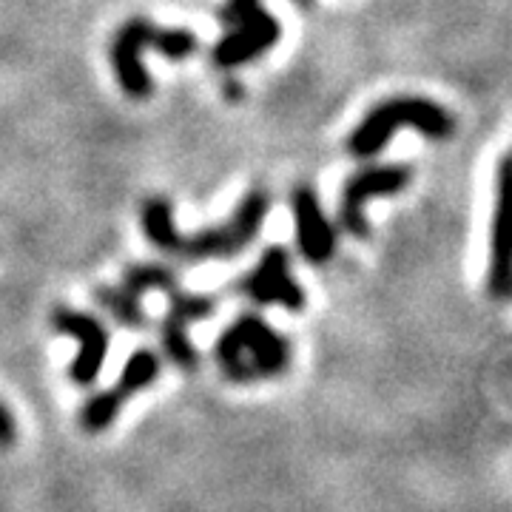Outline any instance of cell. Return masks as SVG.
<instances>
[{
    "instance_id": "6da1fadb",
    "label": "cell",
    "mask_w": 512,
    "mask_h": 512,
    "mask_svg": "<svg viewBox=\"0 0 512 512\" xmlns=\"http://www.w3.org/2000/svg\"><path fill=\"white\" fill-rule=\"evenodd\" d=\"M214 362L228 382H268L291 365V342L259 313H242L220 333Z\"/></svg>"
},
{
    "instance_id": "7a4b0ae2",
    "label": "cell",
    "mask_w": 512,
    "mask_h": 512,
    "mask_svg": "<svg viewBox=\"0 0 512 512\" xmlns=\"http://www.w3.org/2000/svg\"><path fill=\"white\" fill-rule=\"evenodd\" d=\"M399 128H416L427 140H450L456 134V117L427 97H390L365 114V120L350 131L348 151L359 160H370L382 151Z\"/></svg>"
},
{
    "instance_id": "3957f363",
    "label": "cell",
    "mask_w": 512,
    "mask_h": 512,
    "mask_svg": "<svg viewBox=\"0 0 512 512\" xmlns=\"http://www.w3.org/2000/svg\"><path fill=\"white\" fill-rule=\"evenodd\" d=\"M271 211V194L265 188H251L234 214L220 225H208L194 237H183L177 245L174 259L180 262H208V259H231L245 251L259 234L262 222Z\"/></svg>"
},
{
    "instance_id": "277c9868",
    "label": "cell",
    "mask_w": 512,
    "mask_h": 512,
    "mask_svg": "<svg viewBox=\"0 0 512 512\" xmlns=\"http://www.w3.org/2000/svg\"><path fill=\"white\" fill-rule=\"evenodd\" d=\"M160 367H163V362H160V356L154 350H134L126 359L123 370H120L117 382L86 399V404L77 413V424L86 433H92V436L106 433L111 424L117 421V416H120L123 404L131 402L137 393L148 390L151 384L160 379Z\"/></svg>"
},
{
    "instance_id": "5b68a950",
    "label": "cell",
    "mask_w": 512,
    "mask_h": 512,
    "mask_svg": "<svg viewBox=\"0 0 512 512\" xmlns=\"http://www.w3.org/2000/svg\"><path fill=\"white\" fill-rule=\"evenodd\" d=\"M410 180H413V171L399 163L367 165L362 171L350 174L339 197V228L356 239L370 237V225L365 217L367 202L402 194Z\"/></svg>"
},
{
    "instance_id": "8992f818",
    "label": "cell",
    "mask_w": 512,
    "mask_h": 512,
    "mask_svg": "<svg viewBox=\"0 0 512 512\" xmlns=\"http://www.w3.org/2000/svg\"><path fill=\"white\" fill-rule=\"evenodd\" d=\"M234 288L256 305H276V308H285V311L293 313L305 311V305H308V296L302 291V285L291 274V256L279 245H271L265 254L259 256L254 271L242 276Z\"/></svg>"
},
{
    "instance_id": "52a82bcc",
    "label": "cell",
    "mask_w": 512,
    "mask_h": 512,
    "mask_svg": "<svg viewBox=\"0 0 512 512\" xmlns=\"http://www.w3.org/2000/svg\"><path fill=\"white\" fill-rule=\"evenodd\" d=\"M52 328L55 333L72 336L77 342V353L69 365V379L77 387H92L109 356V328L92 313L74 311V308H57L52 313Z\"/></svg>"
},
{
    "instance_id": "ba28073f",
    "label": "cell",
    "mask_w": 512,
    "mask_h": 512,
    "mask_svg": "<svg viewBox=\"0 0 512 512\" xmlns=\"http://www.w3.org/2000/svg\"><path fill=\"white\" fill-rule=\"evenodd\" d=\"M279 37H282L279 20L259 6L248 18H242L231 26V32L211 49V60L220 69H239L256 57L268 55L279 43Z\"/></svg>"
},
{
    "instance_id": "9c48e42d",
    "label": "cell",
    "mask_w": 512,
    "mask_h": 512,
    "mask_svg": "<svg viewBox=\"0 0 512 512\" xmlns=\"http://www.w3.org/2000/svg\"><path fill=\"white\" fill-rule=\"evenodd\" d=\"M151 26H154L151 20L131 18L117 29V35L111 40V69L128 100H148L154 92V80L143 66Z\"/></svg>"
},
{
    "instance_id": "30bf717a",
    "label": "cell",
    "mask_w": 512,
    "mask_h": 512,
    "mask_svg": "<svg viewBox=\"0 0 512 512\" xmlns=\"http://www.w3.org/2000/svg\"><path fill=\"white\" fill-rule=\"evenodd\" d=\"M291 205L299 254L313 265H325L336 254V228L325 217L316 191L311 185H296L291 194Z\"/></svg>"
},
{
    "instance_id": "8fae6325",
    "label": "cell",
    "mask_w": 512,
    "mask_h": 512,
    "mask_svg": "<svg viewBox=\"0 0 512 512\" xmlns=\"http://www.w3.org/2000/svg\"><path fill=\"white\" fill-rule=\"evenodd\" d=\"M510 154L498 163L495 185V211L490 225V274L487 291L493 299L504 302L510 296Z\"/></svg>"
},
{
    "instance_id": "7c38bea8",
    "label": "cell",
    "mask_w": 512,
    "mask_h": 512,
    "mask_svg": "<svg viewBox=\"0 0 512 512\" xmlns=\"http://www.w3.org/2000/svg\"><path fill=\"white\" fill-rule=\"evenodd\" d=\"M140 225H143V234L146 239L163 254L174 256L177 254V245H180V228L174 220V205L165 200V197H148L140 208Z\"/></svg>"
},
{
    "instance_id": "4fadbf2b",
    "label": "cell",
    "mask_w": 512,
    "mask_h": 512,
    "mask_svg": "<svg viewBox=\"0 0 512 512\" xmlns=\"http://www.w3.org/2000/svg\"><path fill=\"white\" fill-rule=\"evenodd\" d=\"M188 328L183 319L171 316L165 311L163 322H160V342H163V353L168 356V362L183 370V373H197L200 370V350L194 348L191 336H188Z\"/></svg>"
},
{
    "instance_id": "5bb4252c",
    "label": "cell",
    "mask_w": 512,
    "mask_h": 512,
    "mask_svg": "<svg viewBox=\"0 0 512 512\" xmlns=\"http://www.w3.org/2000/svg\"><path fill=\"white\" fill-rule=\"evenodd\" d=\"M94 302L111 313V319L126 330H146L148 313L140 302V296L128 293L126 288H111V285H100L94 288Z\"/></svg>"
},
{
    "instance_id": "9a60e30c",
    "label": "cell",
    "mask_w": 512,
    "mask_h": 512,
    "mask_svg": "<svg viewBox=\"0 0 512 512\" xmlns=\"http://www.w3.org/2000/svg\"><path fill=\"white\" fill-rule=\"evenodd\" d=\"M120 288H126L134 296H143L148 291L171 293L174 288H180V279H177V274L168 265H160V262H137V265H128L126 271H123Z\"/></svg>"
},
{
    "instance_id": "2e32d148",
    "label": "cell",
    "mask_w": 512,
    "mask_h": 512,
    "mask_svg": "<svg viewBox=\"0 0 512 512\" xmlns=\"http://www.w3.org/2000/svg\"><path fill=\"white\" fill-rule=\"evenodd\" d=\"M165 299H168V313L183 319L185 325H197V322L211 319L217 305H220L214 293H191L183 291V288H174L171 293H165Z\"/></svg>"
},
{
    "instance_id": "e0dca14e",
    "label": "cell",
    "mask_w": 512,
    "mask_h": 512,
    "mask_svg": "<svg viewBox=\"0 0 512 512\" xmlns=\"http://www.w3.org/2000/svg\"><path fill=\"white\" fill-rule=\"evenodd\" d=\"M259 9V0H225L220 9V20L222 26H234V23H239L242 18H248L251 12H256Z\"/></svg>"
},
{
    "instance_id": "ac0fdd59",
    "label": "cell",
    "mask_w": 512,
    "mask_h": 512,
    "mask_svg": "<svg viewBox=\"0 0 512 512\" xmlns=\"http://www.w3.org/2000/svg\"><path fill=\"white\" fill-rule=\"evenodd\" d=\"M18 444V419L15 413L0 402V450H9Z\"/></svg>"
},
{
    "instance_id": "d6986e66",
    "label": "cell",
    "mask_w": 512,
    "mask_h": 512,
    "mask_svg": "<svg viewBox=\"0 0 512 512\" xmlns=\"http://www.w3.org/2000/svg\"><path fill=\"white\" fill-rule=\"evenodd\" d=\"M228 97H231V100L242 97V86H237V83H228Z\"/></svg>"
},
{
    "instance_id": "ffe728a7",
    "label": "cell",
    "mask_w": 512,
    "mask_h": 512,
    "mask_svg": "<svg viewBox=\"0 0 512 512\" xmlns=\"http://www.w3.org/2000/svg\"><path fill=\"white\" fill-rule=\"evenodd\" d=\"M293 3H296L299 9H311L313 6V0H293Z\"/></svg>"
}]
</instances>
